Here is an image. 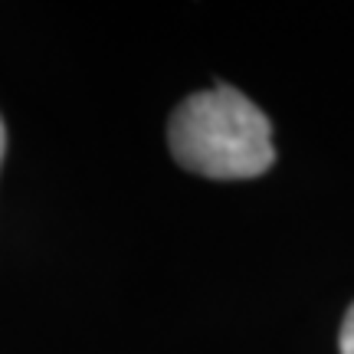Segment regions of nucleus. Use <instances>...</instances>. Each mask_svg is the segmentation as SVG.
<instances>
[{
  "label": "nucleus",
  "mask_w": 354,
  "mask_h": 354,
  "mask_svg": "<svg viewBox=\"0 0 354 354\" xmlns=\"http://www.w3.org/2000/svg\"><path fill=\"white\" fill-rule=\"evenodd\" d=\"M167 145L180 167L216 180L259 177L276 161L269 118L230 86L194 92L180 102L167 125Z\"/></svg>",
  "instance_id": "f257e3e1"
},
{
  "label": "nucleus",
  "mask_w": 354,
  "mask_h": 354,
  "mask_svg": "<svg viewBox=\"0 0 354 354\" xmlns=\"http://www.w3.org/2000/svg\"><path fill=\"white\" fill-rule=\"evenodd\" d=\"M338 344H342V354H354V305L348 308V315H344V322H342Z\"/></svg>",
  "instance_id": "f03ea898"
},
{
  "label": "nucleus",
  "mask_w": 354,
  "mask_h": 354,
  "mask_svg": "<svg viewBox=\"0 0 354 354\" xmlns=\"http://www.w3.org/2000/svg\"><path fill=\"white\" fill-rule=\"evenodd\" d=\"M3 148H7V131H3V118H0V161H3Z\"/></svg>",
  "instance_id": "7ed1b4c3"
}]
</instances>
